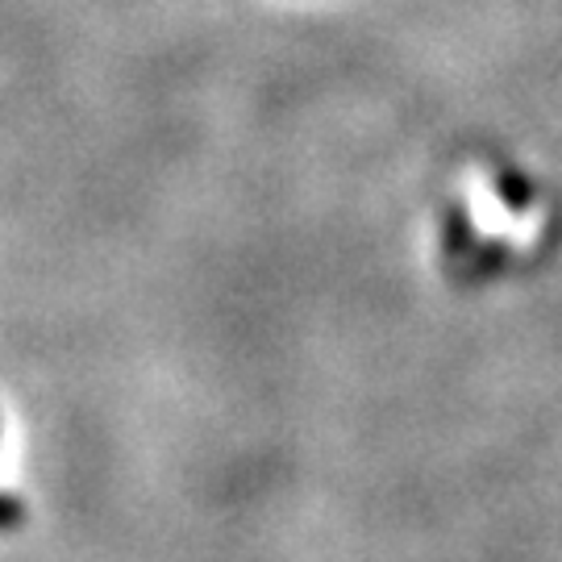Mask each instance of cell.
<instances>
[{
    "instance_id": "obj_1",
    "label": "cell",
    "mask_w": 562,
    "mask_h": 562,
    "mask_svg": "<svg viewBox=\"0 0 562 562\" xmlns=\"http://www.w3.org/2000/svg\"><path fill=\"white\" fill-rule=\"evenodd\" d=\"M13 517H18V513H13V501H4V496H0V525H9Z\"/></svg>"
}]
</instances>
